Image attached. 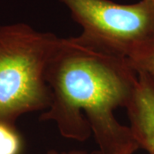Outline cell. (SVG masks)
I'll use <instances>...</instances> for the list:
<instances>
[{
	"instance_id": "6da1fadb",
	"label": "cell",
	"mask_w": 154,
	"mask_h": 154,
	"mask_svg": "<svg viewBox=\"0 0 154 154\" xmlns=\"http://www.w3.org/2000/svg\"><path fill=\"white\" fill-rule=\"evenodd\" d=\"M137 80L125 57L62 38L46 72L51 104L39 119L54 122L66 139L85 141L94 134L102 153L116 154L137 144L114 114L126 108Z\"/></svg>"
},
{
	"instance_id": "7a4b0ae2",
	"label": "cell",
	"mask_w": 154,
	"mask_h": 154,
	"mask_svg": "<svg viewBox=\"0 0 154 154\" xmlns=\"http://www.w3.org/2000/svg\"><path fill=\"white\" fill-rule=\"evenodd\" d=\"M61 38L24 22L0 24V122L49 107L46 72Z\"/></svg>"
},
{
	"instance_id": "3957f363",
	"label": "cell",
	"mask_w": 154,
	"mask_h": 154,
	"mask_svg": "<svg viewBox=\"0 0 154 154\" xmlns=\"http://www.w3.org/2000/svg\"><path fill=\"white\" fill-rule=\"evenodd\" d=\"M82 28V44L127 58L137 45L154 38V3L140 0L117 4L111 0H58Z\"/></svg>"
},
{
	"instance_id": "277c9868",
	"label": "cell",
	"mask_w": 154,
	"mask_h": 154,
	"mask_svg": "<svg viewBox=\"0 0 154 154\" xmlns=\"http://www.w3.org/2000/svg\"><path fill=\"white\" fill-rule=\"evenodd\" d=\"M137 75L135 90L126 106L129 128L139 147L154 154V81Z\"/></svg>"
},
{
	"instance_id": "5b68a950",
	"label": "cell",
	"mask_w": 154,
	"mask_h": 154,
	"mask_svg": "<svg viewBox=\"0 0 154 154\" xmlns=\"http://www.w3.org/2000/svg\"><path fill=\"white\" fill-rule=\"evenodd\" d=\"M136 74H143L154 81V38L137 45L127 57Z\"/></svg>"
},
{
	"instance_id": "8992f818",
	"label": "cell",
	"mask_w": 154,
	"mask_h": 154,
	"mask_svg": "<svg viewBox=\"0 0 154 154\" xmlns=\"http://www.w3.org/2000/svg\"><path fill=\"white\" fill-rule=\"evenodd\" d=\"M23 142L15 124L0 122V154H21Z\"/></svg>"
},
{
	"instance_id": "52a82bcc",
	"label": "cell",
	"mask_w": 154,
	"mask_h": 154,
	"mask_svg": "<svg viewBox=\"0 0 154 154\" xmlns=\"http://www.w3.org/2000/svg\"><path fill=\"white\" fill-rule=\"evenodd\" d=\"M138 149H140L139 147V146H138L137 144H134V145H132V146H128L127 148L123 149L122 151L121 152H117L116 154H134L136 151H137ZM89 154H103L99 150H95V151H93L91 153Z\"/></svg>"
},
{
	"instance_id": "ba28073f",
	"label": "cell",
	"mask_w": 154,
	"mask_h": 154,
	"mask_svg": "<svg viewBox=\"0 0 154 154\" xmlns=\"http://www.w3.org/2000/svg\"><path fill=\"white\" fill-rule=\"evenodd\" d=\"M46 154H88L87 152L82 151V150H77V149H74V150H70V151H63V152H59L57 150H50L49 152Z\"/></svg>"
},
{
	"instance_id": "9c48e42d",
	"label": "cell",
	"mask_w": 154,
	"mask_h": 154,
	"mask_svg": "<svg viewBox=\"0 0 154 154\" xmlns=\"http://www.w3.org/2000/svg\"><path fill=\"white\" fill-rule=\"evenodd\" d=\"M150 1H152V2H153L154 3V0H150Z\"/></svg>"
}]
</instances>
